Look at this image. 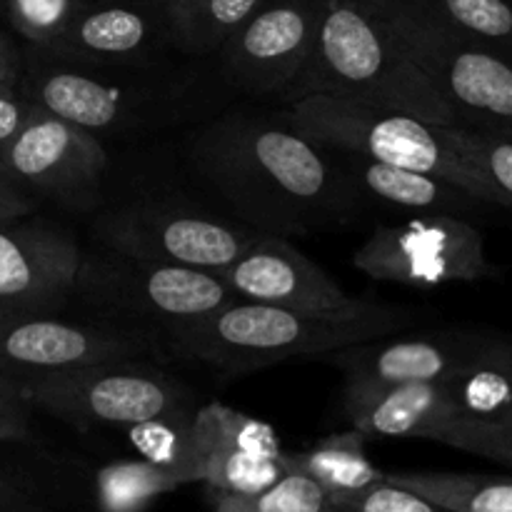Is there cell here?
<instances>
[{"label": "cell", "mask_w": 512, "mask_h": 512, "mask_svg": "<svg viewBox=\"0 0 512 512\" xmlns=\"http://www.w3.org/2000/svg\"><path fill=\"white\" fill-rule=\"evenodd\" d=\"M208 503L215 512H323L328 493L308 475L285 470L273 485L253 495L208 490Z\"/></svg>", "instance_id": "4316f807"}, {"label": "cell", "mask_w": 512, "mask_h": 512, "mask_svg": "<svg viewBox=\"0 0 512 512\" xmlns=\"http://www.w3.org/2000/svg\"><path fill=\"white\" fill-rule=\"evenodd\" d=\"M345 415L365 438L435 440L460 418L443 383L345 390Z\"/></svg>", "instance_id": "d6986e66"}, {"label": "cell", "mask_w": 512, "mask_h": 512, "mask_svg": "<svg viewBox=\"0 0 512 512\" xmlns=\"http://www.w3.org/2000/svg\"><path fill=\"white\" fill-rule=\"evenodd\" d=\"M410 320L413 315L405 310L370 300L328 313L233 300L203 318L163 330L160 338L178 358L198 360L225 375H245L290 358L330 355L388 338Z\"/></svg>", "instance_id": "7a4b0ae2"}, {"label": "cell", "mask_w": 512, "mask_h": 512, "mask_svg": "<svg viewBox=\"0 0 512 512\" xmlns=\"http://www.w3.org/2000/svg\"><path fill=\"white\" fill-rule=\"evenodd\" d=\"M353 265L368 278L408 288L475 283L495 273L483 233L450 213L380 225L355 250Z\"/></svg>", "instance_id": "9c48e42d"}, {"label": "cell", "mask_w": 512, "mask_h": 512, "mask_svg": "<svg viewBox=\"0 0 512 512\" xmlns=\"http://www.w3.org/2000/svg\"><path fill=\"white\" fill-rule=\"evenodd\" d=\"M170 40L160 0H88L40 55L93 68L135 70Z\"/></svg>", "instance_id": "9a60e30c"}, {"label": "cell", "mask_w": 512, "mask_h": 512, "mask_svg": "<svg viewBox=\"0 0 512 512\" xmlns=\"http://www.w3.org/2000/svg\"><path fill=\"white\" fill-rule=\"evenodd\" d=\"M30 210H33V200L25 195V190L15 188L13 183L0 178V223H15Z\"/></svg>", "instance_id": "f35d334b"}, {"label": "cell", "mask_w": 512, "mask_h": 512, "mask_svg": "<svg viewBox=\"0 0 512 512\" xmlns=\"http://www.w3.org/2000/svg\"><path fill=\"white\" fill-rule=\"evenodd\" d=\"M305 95H340L435 125H465L428 75L405 58L368 0H323L313 53L288 98Z\"/></svg>", "instance_id": "3957f363"}, {"label": "cell", "mask_w": 512, "mask_h": 512, "mask_svg": "<svg viewBox=\"0 0 512 512\" xmlns=\"http://www.w3.org/2000/svg\"><path fill=\"white\" fill-rule=\"evenodd\" d=\"M35 485L53 510L70 505L85 512H145L160 495L193 483L188 475L143 458L98 463L53 455L45 458L43 475Z\"/></svg>", "instance_id": "2e32d148"}, {"label": "cell", "mask_w": 512, "mask_h": 512, "mask_svg": "<svg viewBox=\"0 0 512 512\" xmlns=\"http://www.w3.org/2000/svg\"><path fill=\"white\" fill-rule=\"evenodd\" d=\"M263 0H160L170 40L188 53H215Z\"/></svg>", "instance_id": "7402d4cb"}, {"label": "cell", "mask_w": 512, "mask_h": 512, "mask_svg": "<svg viewBox=\"0 0 512 512\" xmlns=\"http://www.w3.org/2000/svg\"><path fill=\"white\" fill-rule=\"evenodd\" d=\"M290 125L325 150L435 175L458 185L480 203L510 210V200L450 145L445 125L340 95H305L293 100Z\"/></svg>", "instance_id": "277c9868"}, {"label": "cell", "mask_w": 512, "mask_h": 512, "mask_svg": "<svg viewBox=\"0 0 512 512\" xmlns=\"http://www.w3.org/2000/svg\"><path fill=\"white\" fill-rule=\"evenodd\" d=\"M350 165V175L368 190L373 198L385 203L400 205L408 210H423V213H450L458 215L478 205L480 200L460 190L458 185L448 183L435 175L418 173V170L395 168V165L378 163V160L363 158V155L345 153Z\"/></svg>", "instance_id": "ffe728a7"}, {"label": "cell", "mask_w": 512, "mask_h": 512, "mask_svg": "<svg viewBox=\"0 0 512 512\" xmlns=\"http://www.w3.org/2000/svg\"><path fill=\"white\" fill-rule=\"evenodd\" d=\"M385 480L450 512H512V478L468 473H385Z\"/></svg>", "instance_id": "603a6c76"}, {"label": "cell", "mask_w": 512, "mask_h": 512, "mask_svg": "<svg viewBox=\"0 0 512 512\" xmlns=\"http://www.w3.org/2000/svg\"><path fill=\"white\" fill-rule=\"evenodd\" d=\"M440 443L465 450V453L480 455V458L495 460V463L510 465L512 468V425L485 423V420H473L460 415L445 430Z\"/></svg>", "instance_id": "d6a6232c"}, {"label": "cell", "mask_w": 512, "mask_h": 512, "mask_svg": "<svg viewBox=\"0 0 512 512\" xmlns=\"http://www.w3.org/2000/svg\"><path fill=\"white\" fill-rule=\"evenodd\" d=\"M23 55L10 35L0 30V88H15L23 80Z\"/></svg>", "instance_id": "74e56055"}, {"label": "cell", "mask_w": 512, "mask_h": 512, "mask_svg": "<svg viewBox=\"0 0 512 512\" xmlns=\"http://www.w3.org/2000/svg\"><path fill=\"white\" fill-rule=\"evenodd\" d=\"M73 298L103 323L148 328L160 335L233 303L235 295L210 270L150 263L103 245L80 258Z\"/></svg>", "instance_id": "8992f818"}, {"label": "cell", "mask_w": 512, "mask_h": 512, "mask_svg": "<svg viewBox=\"0 0 512 512\" xmlns=\"http://www.w3.org/2000/svg\"><path fill=\"white\" fill-rule=\"evenodd\" d=\"M88 0H0L10 28L35 50H45Z\"/></svg>", "instance_id": "4dcf8cb0"}, {"label": "cell", "mask_w": 512, "mask_h": 512, "mask_svg": "<svg viewBox=\"0 0 512 512\" xmlns=\"http://www.w3.org/2000/svg\"><path fill=\"white\" fill-rule=\"evenodd\" d=\"M443 385L455 410L465 418L512 425V375L498 365L475 358L473 350L468 363Z\"/></svg>", "instance_id": "484cf974"}, {"label": "cell", "mask_w": 512, "mask_h": 512, "mask_svg": "<svg viewBox=\"0 0 512 512\" xmlns=\"http://www.w3.org/2000/svg\"><path fill=\"white\" fill-rule=\"evenodd\" d=\"M33 405L13 375L0 370V443H28L33 438L30 425Z\"/></svg>", "instance_id": "836d02e7"}, {"label": "cell", "mask_w": 512, "mask_h": 512, "mask_svg": "<svg viewBox=\"0 0 512 512\" xmlns=\"http://www.w3.org/2000/svg\"><path fill=\"white\" fill-rule=\"evenodd\" d=\"M38 110V105L25 95V90L20 85H15V88H0V150L25 128V123Z\"/></svg>", "instance_id": "d590c367"}, {"label": "cell", "mask_w": 512, "mask_h": 512, "mask_svg": "<svg viewBox=\"0 0 512 512\" xmlns=\"http://www.w3.org/2000/svg\"><path fill=\"white\" fill-rule=\"evenodd\" d=\"M445 135L450 145L510 200L512 210V130L445 125Z\"/></svg>", "instance_id": "f546056e"}, {"label": "cell", "mask_w": 512, "mask_h": 512, "mask_svg": "<svg viewBox=\"0 0 512 512\" xmlns=\"http://www.w3.org/2000/svg\"><path fill=\"white\" fill-rule=\"evenodd\" d=\"M285 473L280 458L240 453V450H203L200 453V483L208 490L235 495H253L273 485Z\"/></svg>", "instance_id": "83f0119b"}, {"label": "cell", "mask_w": 512, "mask_h": 512, "mask_svg": "<svg viewBox=\"0 0 512 512\" xmlns=\"http://www.w3.org/2000/svg\"><path fill=\"white\" fill-rule=\"evenodd\" d=\"M470 350L475 358L493 363L512 375V340L505 338H470Z\"/></svg>", "instance_id": "8d00e7d4"}, {"label": "cell", "mask_w": 512, "mask_h": 512, "mask_svg": "<svg viewBox=\"0 0 512 512\" xmlns=\"http://www.w3.org/2000/svg\"><path fill=\"white\" fill-rule=\"evenodd\" d=\"M220 283L235 295V300L275 308L328 313L343 310L355 300L330 278L318 263L300 253L288 238L258 233L253 243L225 268L215 270Z\"/></svg>", "instance_id": "5bb4252c"}, {"label": "cell", "mask_w": 512, "mask_h": 512, "mask_svg": "<svg viewBox=\"0 0 512 512\" xmlns=\"http://www.w3.org/2000/svg\"><path fill=\"white\" fill-rule=\"evenodd\" d=\"M193 413L163 415V418L143 420V423L118 428L130 443V448L148 463L160 468L178 470L188 475L190 483H200V458L195 448Z\"/></svg>", "instance_id": "d4e9b609"}, {"label": "cell", "mask_w": 512, "mask_h": 512, "mask_svg": "<svg viewBox=\"0 0 512 512\" xmlns=\"http://www.w3.org/2000/svg\"><path fill=\"white\" fill-rule=\"evenodd\" d=\"M190 160L258 233L305 235L350 203L323 145L258 115L205 125L190 140Z\"/></svg>", "instance_id": "6da1fadb"}, {"label": "cell", "mask_w": 512, "mask_h": 512, "mask_svg": "<svg viewBox=\"0 0 512 512\" xmlns=\"http://www.w3.org/2000/svg\"><path fill=\"white\" fill-rule=\"evenodd\" d=\"M345 375V390L403 383H445L470 360L468 340H368L328 355Z\"/></svg>", "instance_id": "ac0fdd59"}, {"label": "cell", "mask_w": 512, "mask_h": 512, "mask_svg": "<svg viewBox=\"0 0 512 512\" xmlns=\"http://www.w3.org/2000/svg\"><path fill=\"white\" fill-rule=\"evenodd\" d=\"M365 440L368 438L360 430H345L298 453L283 450L280 463L285 470L308 475L328 495L355 493L385 478L383 470L365 453Z\"/></svg>", "instance_id": "44dd1931"}, {"label": "cell", "mask_w": 512, "mask_h": 512, "mask_svg": "<svg viewBox=\"0 0 512 512\" xmlns=\"http://www.w3.org/2000/svg\"><path fill=\"white\" fill-rule=\"evenodd\" d=\"M323 0H263L220 48L230 85L250 95H288L318 35Z\"/></svg>", "instance_id": "4fadbf2b"}, {"label": "cell", "mask_w": 512, "mask_h": 512, "mask_svg": "<svg viewBox=\"0 0 512 512\" xmlns=\"http://www.w3.org/2000/svg\"><path fill=\"white\" fill-rule=\"evenodd\" d=\"M428 3L450 28L512 60V0H428Z\"/></svg>", "instance_id": "f1b7e54d"}, {"label": "cell", "mask_w": 512, "mask_h": 512, "mask_svg": "<svg viewBox=\"0 0 512 512\" xmlns=\"http://www.w3.org/2000/svg\"><path fill=\"white\" fill-rule=\"evenodd\" d=\"M468 128L512 130V60L450 28L428 0H368Z\"/></svg>", "instance_id": "5b68a950"}, {"label": "cell", "mask_w": 512, "mask_h": 512, "mask_svg": "<svg viewBox=\"0 0 512 512\" xmlns=\"http://www.w3.org/2000/svg\"><path fill=\"white\" fill-rule=\"evenodd\" d=\"M105 173L108 153L98 135L45 110H38L0 150V178L65 205L93 203Z\"/></svg>", "instance_id": "7c38bea8"}, {"label": "cell", "mask_w": 512, "mask_h": 512, "mask_svg": "<svg viewBox=\"0 0 512 512\" xmlns=\"http://www.w3.org/2000/svg\"><path fill=\"white\" fill-rule=\"evenodd\" d=\"M80 258L63 230L0 223V308L58 313L73 300Z\"/></svg>", "instance_id": "e0dca14e"}, {"label": "cell", "mask_w": 512, "mask_h": 512, "mask_svg": "<svg viewBox=\"0 0 512 512\" xmlns=\"http://www.w3.org/2000/svg\"><path fill=\"white\" fill-rule=\"evenodd\" d=\"M33 408L80 433L125 428L163 415L195 410L193 393L165 370L140 360L80 365L58 373L15 378Z\"/></svg>", "instance_id": "52a82bcc"}, {"label": "cell", "mask_w": 512, "mask_h": 512, "mask_svg": "<svg viewBox=\"0 0 512 512\" xmlns=\"http://www.w3.org/2000/svg\"><path fill=\"white\" fill-rule=\"evenodd\" d=\"M0 512H55L35 480L20 478L0 465Z\"/></svg>", "instance_id": "e575fe53"}, {"label": "cell", "mask_w": 512, "mask_h": 512, "mask_svg": "<svg viewBox=\"0 0 512 512\" xmlns=\"http://www.w3.org/2000/svg\"><path fill=\"white\" fill-rule=\"evenodd\" d=\"M128 68H93L40 55V65L23 73L20 88L45 113L93 135L128 133L158 123L178 108L183 90L155 78L120 75Z\"/></svg>", "instance_id": "ba28073f"}, {"label": "cell", "mask_w": 512, "mask_h": 512, "mask_svg": "<svg viewBox=\"0 0 512 512\" xmlns=\"http://www.w3.org/2000/svg\"><path fill=\"white\" fill-rule=\"evenodd\" d=\"M323 512H450L440 505L430 503L423 495L408 488L378 480L363 490L343 495H328Z\"/></svg>", "instance_id": "1f68e13d"}, {"label": "cell", "mask_w": 512, "mask_h": 512, "mask_svg": "<svg viewBox=\"0 0 512 512\" xmlns=\"http://www.w3.org/2000/svg\"><path fill=\"white\" fill-rule=\"evenodd\" d=\"M160 335L115 323H68L55 313L0 308V370L13 378L163 353Z\"/></svg>", "instance_id": "30bf717a"}, {"label": "cell", "mask_w": 512, "mask_h": 512, "mask_svg": "<svg viewBox=\"0 0 512 512\" xmlns=\"http://www.w3.org/2000/svg\"><path fill=\"white\" fill-rule=\"evenodd\" d=\"M193 435L198 458L203 450H240L260 458H280L283 445L278 433L263 420L228 408L223 403H208L193 413Z\"/></svg>", "instance_id": "cb8c5ba5"}, {"label": "cell", "mask_w": 512, "mask_h": 512, "mask_svg": "<svg viewBox=\"0 0 512 512\" xmlns=\"http://www.w3.org/2000/svg\"><path fill=\"white\" fill-rule=\"evenodd\" d=\"M255 235L258 230L245 233L198 210L153 200L113 210L98 223V240L105 248L150 263L183 265L210 273L233 263Z\"/></svg>", "instance_id": "8fae6325"}]
</instances>
